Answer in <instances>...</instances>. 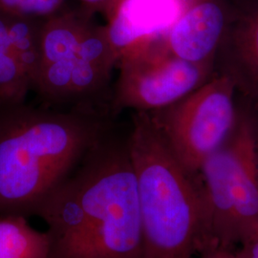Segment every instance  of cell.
<instances>
[{"label":"cell","instance_id":"cell-9","mask_svg":"<svg viewBox=\"0 0 258 258\" xmlns=\"http://www.w3.org/2000/svg\"><path fill=\"white\" fill-rule=\"evenodd\" d=\"M184 6L181 0H119L105 26L111 45L119 55L135 43L164 35Z\"/></svg>","mask_w":258,"mask_h":258},{"label":"cell","instance_id":"cell-5","mask_svg":"<svg viewBox=\"0 0 258 258\" xmlns=\"http://www.w3.org/2000/svg\"><path fill=\"white\" fill-rule=\"evenodd\" d=\"M235 92L231 77L220 73L175 103L148 112L189 172L198 174L205 160L231 136L239 112Z\"/></svg>","mask_w":258,"mask_h":258},{"label":"cell","instance_id":"cell-11","mask_svg":"<svg viewBox=\"0 0 258 258\" xmlns=\"http://www.w3.org/2000/svg\"><path fill=\"white\" fill-rule=\"evenodd\" d=\"M88 12V10L83 14L57 12L47 17L41 23L39 32V68L74 55L79 50L94 26Z\"/></svg>","mask_w":258,"mask_h":258},{"label":"cell","instance_id":"cell-13","mask_svg":"<svg viewBox=\"0 0 258 258\" xmlns=\"http://www.w3.org/2000/svg\"><path fill=\"white\" fill-rule=\"evenodd\" d=\"M31 87L11 44L6 16L0 14V103H22Z\"/></svg>","mask_w":258,"mask_h":258},{"label":"cell","instance_id":"cell-19","mask_svg":"<svg viewBox=\"0 0 258 258\" xmlns=\"http://www.w3.org/2000/svg\"><path fill=\"white\" fill-rule=\"evenodd\" d=\"M257 152H258V133H257Z\"/></svg>","mask_w":258,"mask_h":258},{"label":"cell","instance_id":"cell-12","mask_svg":"<svg viewBox=\"0 0 258 258\" xmlns=\"http://www.w3.org/2000/svg\"><path fill=\"white\" fill-rule=\"evenodd\" d=\"M46 231L36 230L22 215L0 216V258H47Z\"/></svg>","mask_w":258,"mask_h":258},{"label":"cell","instance_id":"cell-2","mask_svg":"<svg viewBox=\"0 0 258 258\" xmlns=\"http://www.w3.org/2000/svg\"><path fill=\"white\" fill-rule=\"evenodd\" d=\"M3 105L7 109L0 115V216H36L47 196L104 136L103 125L83 108Z\"/></svg>","mask_w":258,"mask_h":258},{"label":"cell","instance_id":"cell-6","mask_svg":"<svg viewBox=\"0 0 258 258\" xmlns=\"http://www.w3.org/2000/svg\"><path fill=\"white\" fill-rule=\"evenodd\" d=\"M114 107L153 112L194 92L212 78L214 64H197L173 55L164 35L135 43L118 58Z\"/></svg>","mask_w":258,"mask_h":258},{"label":"cell","instance_id":"cell-3","mask_svg":"<svg viewBox=\"0 0 258 258\" xmlns=\"http://www.w3.org/2000/svg\"><path fill=\"white\" fill-rule=\"evenodd\" d=\"M137 182L144 258H194L205 238L198 174L189 172L148 112H136L126 140Z\"/></svg>","mask_w":258,"mask_h":258},{"label":"cell","instance_id":"cell-1","mask_svg":"<svg viewBox=\"0 0 258 258\" xmlns=\"http://www.w3.org/2000/svg\"><path fill=\"white\" fill-rule=\"evenodd\" d=\"M36 216L46 224L47 258H144L137 182L126 142L103 136Z\"/></svg>","mask_w":258,"mask_h":258},{"label":"cell","instance_id":"cell-7","mask_svg":"<svg viewBox=\"0 0 258 258\" xmlns=\"http://www.w3.org/2000/svg\"><path fill=\"white\" fill-rule=\"evenodd\" d=\"M118 58L106 27L94 25L74 55L38 69L32 88L47 102L82 103L106 87Z\"/></svg>","mask_w":258,"mask_h":258},{"label":"cell","instance_id":"cell-10","mask_svg":"<svg viewBox=\"0 0 258 258\" xmlns=\"http://www.w3.org/2000/svg\"><path fill=\"white\" fill-rule=\"evenodd\" d=\"M220 52L222 73L230 76L236 90L258 106V2L231 20Z\"/></svg>","mask_w":258,"mask_h":258},{"label":"cell","instance_id":"cell-17","mask_svg":"<svg viewBox=\"0 0 258 258\" xmlns=\"http://www.w3.org/2000/svg\"><path fill=\"white\" fill-rule=\"evenodd\" d=\"M86 6V10L93 12H102L108 19L116 8L119 0H81Z\"/></svg>","mask_w":258,"mask_h":258},{"label":"cell","instance_id":"cell-15","mask_svg":"<svg viewBox=\"0 0 258 258\" xmlns=\"http://www.w3.org/2000/svg\"><path fill=\"white\" fill-rule=\"evenodd\" d=\"M64 0H0V14L25 17L47 18L60 9Z\"/></svg>","mask_w":258,"mask_h":258},{"label":"cell","instance_id":"cell-8","mask_svg":"<svg viewBox=\"0 0 258 258\" xmlns=\"http://www.w3.org/2000/svg\"><path fill=\"white\" fill-rule=\"evenodd\" d=\"M222 0H190L164 34L167 49L197 64H214L231 22Z\"/></svg>","mask_w":258,"mask_h":258},{"label":"cell","instance_id":"cell-16","mask_svg":"<svg viewBox=\"0 0 258 258\" xmlns=\"http://www.w3.org/2000/svg\"><path fill=\"white\" fill-rule=\"evenodd\" d=\"M235 249L220 245L210 244L206 245L198 254L200 255V258H238Z\"/></svg>","mask_w":258,"mask_h":258},{"label":"cell","instance_id":"cell-18","mask_svg":"<svg viewBox=\"0 0 258 258\" xmlns=\"http://www.w3.org/2000/svg\"><path fill=\"white\" fill-rule=\"evenodd\" d=\"M235 250L238 258H258V231Z\"/></svg>","mask_w":258,"mask_h":258},{"label":"cell","instance_id":"cell-4","mask_svg":"<svg viewBox=\"0 0 258 258\" xmlns=\"http://www.w3.org/2000/svg\"><path fill=\"white\" fill-rule=\"evenodd\" d=\"M257 133L254 113L240 108L231 136L200 166L202 249L210 244L236 249L258 231Z\"/></svg>","mask_w":258,"mask_h":258},{"label":"cell","instance_id":"cell-14","mask_svg":"<svg viewBox=\"0 0 258 258\" xmlns=\"http://www.w3.org/2000/svg\"><path fill=\"white\" fill-rule=\"evenodd\" d=\"M5 16L13 50L33 87L40 65L39 32L41 23L39 24L36 18Z\"/></svg>","mask_w":258,"mask_h":258}]
</instances>
